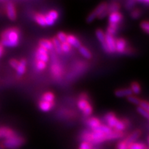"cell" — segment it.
I'll list each match as a JSON object with an SVG mask.
<instances>
[{
  "label": "cell",
  "instance_id": "1",
  "mask_svg": "<svg viewBox=\"0 0 149 149\" xmlns=\"http://www.w3.org/2000/svg\"><path fill=\"white\" fill-rule=\"evenodd\" d=\"M1 37V44L3 46L15 47L19 42L20 32L17 28H10L3 31Z\"/></svg>",
  "mask_w": 149,
  "mask_h": 149
},
{
  "label": "cell",
  "instance_id": "2",
  "mask_svg": "<svg viewBox=\"0 0 149 149\" xmlns=\"http://www.w3.org/2000/svg\"><path fill=\"white\" fill-rule=\"evenodd\" d=\"M25 143V140L21 136L15 135L3 141V148L7 149H17L20 148Z\"/></svg>",
  "mask_w": 149,
  "mask_h": 149
},
{
  "label": "cell",
  "instance_id": "3",
  "mask_svg": "<svg viewBox=\"0 0 149 149\" xmlns=\"http://www.w3.org/2000/svg\"><path fill=\"white\" fill-rule=\"evenodd\" d=\"M108 7V3L103 2L101 3L100 5L98 6L97 8L93 11L92 13H91L88 15V16L86 18V22L88 23H91V22L94 21V19L96 17H98L100 15H102L103 13L107 10Z\"/></svg>",
  "mask_w": 149,
  "mask_h": 149
},
{
  "label": "cell",
  "instance_id": "4",
  "mask_svg": "<svg viewBox=\"0 0 149 149\" xmlns=\"http://www.w3.org/2000/svg\"><path fill=\"white\" fill-rule=\"evenodd\" d=\"M115 39L113 35L106 33V41L109 53H114L116 52V45H115Z\"/></svg>",
  "mask_w": 149,
  "mask_h": 149
},
{
  "label": "cell",
  "instance_id": "5",
  "mask_svg": "<svg viewBox=\"0 0 149 149\" xmlns=\"http://www.w3.org/2000/svg\"><path fill=\"white\" fill-rule=\"evenodd\" d=\"M35 57H36V60L42 61L45 63L49 60L48 51L41 47H39L37 49L36 53H35Z\"/></svg>",
  "mask_w": 149,
  "mask_h": 149
},
{
  "label": "cell",
  "instance_id": "6",
  "mask_svg": "<svg viewBox=\"0 0 149 149\" xmlns=\"http://www.w3.org/2000/svg\"><path fill=\"white\" fill-rule=\"evenodd\" d=\"M115 45H116V52L118 53H125L127 46V42L123 38H119L115 40Z\"/></svg>",
  "mask_w": 149,
  "mask_h": 149
},
{
  "label": "cell",
  "instance_id": "7",
  "mask_svg": "<svg viewBox=\"0 0 149 149\" xmlns=\"http://www.w3.org/2000/svg\"><path fill=\"white\" fill-rule=\"evenodd\" d=\"M123 19V15L121 13L117 11V12H113L109 15V24H115L118 25Z\"/></svg>",
  "mask_w": 149,
  "mask_h": 149
},
{
  "label": "cell",
  "instance_id": "8",
  "mask_svg": "<svg viewBox=\"0 0 149 149\" xmlns=\"http://www.w3.org/2000/svg\"><path fill=\"white\" fill-rule=\"evenodd\" d=\"M104 119H105L106 122H107L108 126H109L110 128H114L115 125L117 124V122H118L119 120L117 118L116 115H115L113 113H108L107 114H106L105 117H104Z\"/></svg>",
  "mask_w": 149,
  "mask_h": 149
},
{
  "label": "cell",
  "instance_id": "9",
  "mask_svg": "<svg viewBox=\"0 0 149 149\" xmlns=\"http://www.w3.org/2000/svg\"><path fill=\"white\" fill-rule=\"evenodd\" d=\"M6 13L7 16L10 20H15L17 18V13L15 6L13 4V3L8 2L6 6Z\"/></svg>",
  "mask_w": 149,
  "mask_h": 149
},
{
  "label": "cell",
  "instance_id": "10",
  "mask_svg": "<svg viewBox=\"0 0 149 149\" xmlns=\"http://www.w3.org/2000/svg\"><path fill=\"white\" fill-rule=\"evenodd\" d=\"M16 133H15L14 130L9 128L6 127H1L0 128V138L2 139H8L13 137Z\"/></svg>",
  "mask_w": 149,
  "mask_h": 149
},
{
  "label": "cell",
  "instance_id": "11",
  "mask_svg": "<svg viewBox=\"0 0 149 149\" xmlns=\"http://www.w3.org/2000/svg\"><path fill=\"white\" fill-rule=\"evenodd\" d=\"M141 132L140 130H136L135 131H133L131 134H130V135L124 139V141H126V144L128 145L132 144V143L135 142V141L141 136Z\"/></svg>",
  "mask_w": 149,
  "mask_h": 149
},
{
  "label": "cell",
  "instance_id": "12",
  "mask_svg": "<svg viewBox=\"0 0 149 149\" xmlns=\"http://www.w3.org/2000/svg\"><path fill=\"white\" fill-rule=\"evenodd\" d=\"M66 42L68 43L71 46H73L74 48H79L80 46H81L80 41L75 36L72 35H67Z\"/></svg>",
  "mask_w": 149,
  "mask_h": 149
},
{
  "label": "cell",
  "instance_id": "13",
  "mask_svg": "<svg viewBox=\"0 0 149 149\" xmlns=\"http://www.w3.org/2000/svg\"><path fill=\"white\" fill-rule=\"evenodd\" d=\"M115 96L118 97H129L130 95H133V93L130 88H120L117 89L115 91Z\"/></svg>",
  "mask_w": 149,
  "mask_h": 149
},
{
  "label": "cell",
  "instance_id": "14",
  "mask_svg": "<svg viewBox=\"0 0 149 149\" xmlns=\"http://www.w3.org/2000/svg\"><path fill=\"white\" fill-rule=\"evenodd\" d=\"M124 135V132L117 131V130H113L109 134H108V135H106V139H107V141L114 140V139H116L122 138Z\"/></svg>",
  "mask_w": 149,
  "mask_h": 149
},
{
  "label": "cell",
  "instance_id": "15",
  "mask_svg": "<svg viewBox=\"0 0 149 149\" xmlns=\"http://www.w3.org/2000/svg\"><path fill=\"white\" fill-rule=\"evenodd\" d=\"M54 102H47L44 101H41L39 102V108L43 112H48L53 109L54 107Z\"/></svg>",
  "mask_w": 149,
  "mask_h": 149
},
{
  "label": "cell",
  "instance_id": "16",
  "mask_svg": "<svg viewBox=\"0 0 149 149\" xmlns=\"http://www.w3.org/2000/svg\"><path fill=\"white\" fill-rule=\"evenodd\" d=\"M39 46H40V47L44 48V49H45L48 51H51V50L53 49V45L51 40H46V39L41 40L39 42Z\"/></svg>",
  "mask_w": 149,
  "mask_h": 149
},
{
  "label": "cell",
  "instance_id": "17",
  "mask_svg": "<svg viewBox=\"0 0 149 149\" xmlns=\"http://www.w3.org/2000/svg\"><path fill=\"white\" fill-rule=\"evenodd\" d=\"M87 124L90 127L92 130H95L99 126L101 125V122L97 117H91L87 121Z\"/></svg>",
  "mask_w": 149,
  "mask_h": 149
},
{
  "label": "cell",
  "instance_id": "18",
  "mask_svg": "<svg viewBox=\"0 0 149 149\" xmlns=\"http://www.w3.org/2000/svg\"><path fill=\"white\" fill-rule=\"evenodd\" d=\"M26 59H22L21 61H19L18 66L17 67L16 71L19 75H22L25 73L26 70Z\"/></svg>",
  "mask_w": 149,
  "mask_h": 149
},
{
  "label": "cell",
  "instance_id": "19",
  "mask_svg": "<svg viewBox=\"0 0 149 149\" xmlns=\"http://www.w3.org/2000/svg\"><path fill=\"white\" fill-rule=\"evenodd\" d=\"M34 19L35 22L37 24L41 26L42 27H46L45 17H44V15L41 13H36L34 16Z\"/></svg>",
  "mask_w": 149,
  "mask_h": 149
},
{
  "label": "cell",
  "instance_id": "20",
  "mask_svg": "<svg viewBox=\"0 0 149 149\" xmlns=\"http://www.w3.org/2000/svg\"><path fill=\"white\" fill-rule=\"evenodd\" d=\"M55 99V95L52 92H46L42 95L41 100L42 101L47 102H54Z\"/></svg>",
  "mask_w": 149,
  "mask_h": 149
},
{
  "label": "cell",
  "instance_id": "21",
  "mask_svg": "<svg viewBox=\"0 0 149 149\" xmlns=\"http://www.w3.org/2000/svg\"><path fill=\"white\" fill-rule=\"evenodd\" d=\"M51 42L53 43V48H55V51L58 54H61L62 53V51H61V43L57 40V37H53V38L52 39Z\"/></svg>",
  "mask_w": 149,
  "mask_h": 149
},
{
  "label": "cell",
  "instance_id": "22",
  "mask_svg": "<svg viewBox=\"0 0 149 149\" xmlns=\"http://www.w3.org/2000/svg\"><path fill=\"white\" fill-rule=\"evenodd\" d=\"M78 49H79V53H81V55H83L85 58L88 59L92 58V54H91L90 51H89L88 48H86L85 46H80Z\"/></svg>",
  "mask_w": 149,
  "mask_h": 149
},
{
  "label": "cell",
  "instance_id": "23",
  "mask_svg": "<svg viewBox=\"0 0 149 149\" xmlns=\"http://www.w3.org/2000/svg\"><path fill=\"white\" fill-rule=\"evenodd\" d=\"M95 35L97 40L100 41V42L102 44H103L105 43L106 41V33L104 32L101 29H97L95 31Z\"/></svg>",
  "mask_w": 149,
  "mask_h": 149
},
{
  "label": "cell",
  "instance_id": "24",
  "mask_svg": "<svg viewBox=\"0 0 149 149\" xmlns=\"http://www.w3.org/2000/svg\"><path fill=\"white\" fill-rule=\"evenodd\" d=\"M130 89L134 94H139L141 91L140 85L139 84L138 82H136V81H133V82L131 83Z\"/></svg>",
  "mask_w": 149,
  "mask_h": 149
},
{
  "label": "cell",
  "instance_id": "25",
  "mask_svg": "<svg viewBox=\"0 0 149 149\" xmlns=\"http://www.w3.org/2000/svg\"><path fill=\"white\" fill-rule=\"evenodd\" d=\"M128 149H147V147L143 143L134 142L128 145Z\"/></svg>",
  "mask_w": 149,
  "mask_h": 149
},
{
  "label": "cell",
  "instance_id": "26",
  "mask_svg": "<svg viewBox=\"0 0 149 149\" xmlns=\"http://www.w3.org/2000/svg\"><path fill=\"white\" fill-rule=\"evenodd\" d=\"M95 130H97L99 131L102 132V133L105 134V135H108V134H109L113 130V129L111 128H110L109 126H108L107 125H104V124H101L100 126H99Z\"/></svg>",
  "mask_w": 149,
  "mask_h": 149
},
{
  "label": "cell",
  "instance_id": "27",
  "mask_svg": "<svg viewBox=\"0 0 149 149\" xmlns=\"http://www.w3.org/2000/svg\"><path fill=\"white\" fill-rule=\"evenodd\" d=\"M89 104H90V102L87 100H85V99H79V101L77 102V107L79 109V110L83 111Z\"/></svg>",
  "mask_w": 149,
  "mask_h": 149
},
{
  "label": "cell",
  "instance_id": "28",
  "mask_svg": "<svg viewBox=\"0 0 149 149\" xmlns=\"http://www.w3.org/2000/svg\"><path fill=\"white\" fill-rule=\"evenodd\" d=\"M117 29H118V25H115V24H109V26L107 28V33L111 35H113L115 34L117 32Z\"/></svg>",
  "mask_w": 149,
  "mask_h": 149
},
{
  "label": "cell",
  "instance_id": "29",
  "mask_svg": "<svg viewBox=\"0 0 149 149\" xmlns=\"http://www.w3.org/2000/svg\"><path fill=\"white\" fill-rule=\"evenodd\" d=\"M35 66H36L37 70H40V71H42V70L46 69V63L44 62V61H42L36 60V62H35Z\"/></svg>",
  "mask_w": 149,
  "mask_h": 149
},
{
  "label": "cell",
  "instance_id": "30",
  "mask_svg": "<svg viewBox=\"0 0 149 149\" xmlns=\"http://www.w3.org/2000/svg\"><path fill=\"white\" fill-rule=\"evenodd\" d=\"M127 100L128 102H130V103L135 104V105H138V106L139 105V104H140V102H141L140 99L134 95H130L129 97H128Z\"/></svg>",
  "mask_w": 149,
  "mask_h": 149
},
{
  "label": "cell",
  "instance_id": "31",
  "mask_svg": "<svg viewBox=\"0 0 149 149\" xmlns=\"http://www.w3.org/2000/svg\"><path fill=\"white\" fill-rule=\"evenodd\" d=\"M56 37H57V40H58L61 43H64L66 42L67 35L64 32H59L57 33Z\"/></svg>",
  "mask_w": 149,
  "mask_h": 149
},
{
  "label": "cell",
  "instance_id": "32",
  "mask_svg": "<svg viewBox=\"0 0 149 149\" xmlns=\"http://www.w3.org/2000/svg\"><path fill=\"white\" fill-rule=\"evenodd\" d=\"M72 46L68 44V42H64L61 43V51L64 52V53H68L71 51Z\"/></svg>",
  "mask_w": 149,
  "mask_h": 149
},
{
  "label": "cell",
  "instance_id": "33",
  "mask_svg": "<svg viewBox=\"0 0 149 149\" xmlns=\"http://www.w3.org/2000/svg\"><path fill=\"white\" fill-rule=\"evenodd\" d=\"M141 11L139 9H134V10H132L131 12H130V17H131L133 19H138L141 16Z\"/></svg>",
  "mask_w": 149,
  "mask_h": 149
},
{
  "label": "cell",
  "instance_id": "34",
  "mask_svg": "<svg viewBox=\"0 0 149 149\" xmlns=\"http://www.w3.org/2000/svg\"><path fill=\"white\" fill-rule=\"evenodd\" d=\"M47 15L53 19L55 22L57 21V19H58V17H59V13H57V11H56L55 10L49 11V12L47 13Z\"/></svg>",
  "mask_w": 149,
  "mask_h": 149
},
{
  "label": "cell",
  "instance_id": "35",
  "mask_svg": "<svg viewBox=\"0 0 149 149\" xmlns=\"http://www.w3.org/2000/svg\"><path fill=\"white\" fill-rule=\"evenodd\" d=\"M93 107L90 104L88 106H87V107L83 110L82 112L84 115H86V116H89V115H91L93 113Z\"/></svg>",
  "mask_w": 149,
  "mask_h": 149
},
{
  "label": "cell",
  "instance_id": "36",
  "mask_svg": "<svg viewBox=\"0 0 149 149\" xmlns=\"http://www.w3.org/2000/svg\"><path fill=\"white\" fill-rule=\"evenodd\" d=\"M93 144L87 141H82L79 146V149H93Z\"/></svg>",
  "mask_w": 149,
  "mask_h": 149
},
{
  "label": "cell",
  "instance_id": "37",
  "mask_svg": "<svg viewBox=\"0 0 149 149\" xmlns=\"http://www.w3.org/2000/svg\"><path fill=\"white\" fill-rule=\"evenodd\" d=\"M137 111H138V113L139 114H141L142 116H144V117H146V118H148L149 119V112L148 111H146V110L145 109H141V107H137Z\"/></svg>",
  "mask_w": 149,
  "mask_h": 149
},
{
  "label": "cell",
  "instance_id": "38",
  "mask_svg": "<svg viewBox=\"0 0 149 149\" xmlns=\"http://www.w3.org/2000/svg\"><path fill=\"white\" fill-rule=\"evenodd\" d=\"M135 1H128L125 3V8L128 10H132L134 7H135Z\"/></svg>",
  "mask_w": 149,
  "mask_h": 149
},
{
  "label": "cell",
  "instance_id": "39",
  "mask_svg": "<svg viewBox=\"0 0 149 149\" xmlns=\"http://www.w3.org/2000/svg\"><path fill=\"white\" fill-rule=\"evenodd\" d=\"M140 26L143 31L149 34V22H142L140 24Z\"/></svg>",
  "mask_w": 149,
  "mask_h": 149
},
{
  "label": "cell",
  "instance_id": "40",
  "mask_svg": "<svg viewBox=\"0 0 149 149\" xmlns=\"http://www.w3.org/2000/svg\"><path fill=\"white\" fill-rule=\"evenodd\" d=\"M44 17H45V21H46V26H53L54 24H55V21L53 19L50 17L47 14L44 15Z\"/></svg>",
  "mask_w": 149,
  "mask_h": 149
},
{
  "label": "cell",
  "instance_id": "41",
  "mask_svg": "<svg viewBox=\"0 0 149 149\" xmlns=\"http://www.w3.org/2000/svg\"><path fill=\"white\" fill-rule=\"evenodd\" d=\"M139 107H141V109H145V110H146V111H148V107H149V103L148 102L145 101V100H141L140 104H139Z\"/></svg>",
  "mask_w": 149,
  "mask_h": 149
},
{
  "label": "cell",
  "instance_id": "42",
  "mask_svg": "<svg viewBox=\"0 0 149 149\" xmlns=\"http://www.w3.org/2000/svg\"><path fill=\"white\" fill-rule=\"evenodd\" d=\"M117 149H128V144L124 140L120 141L118 144H117Z\"/></svg>",
  "mask_w": 149,
  "mask_h": 149
},
{
  "label": "cell",
  "instance_id": "43",
  "mask_svg": "<svg viewBox=\"0 0 149 149\" xmlns=\"http://www.w3.org/2000/svg\"><path fill=\"white\" fill-rule=\"evenodd\" d=\"M9 63H10V65L12 66V68L16 69L17 67L18 66L19 61L17 60V59H10V61H9Z\"/></svg>",
  "mask_w": 149,
  "mask_h": 149
},
{
  "label": "cell",
  "instance_id": "44",
  "mask_svg": "<svg viewBox=\"0 0 149 149\" xmlns=\"http://www.w3.org/2000/svg\"><path fill=\"white\" fill-rule=\"evenodd\" d=\"M3 53V46L0 44V57H1Z\"/></svg>",
  "mask_w": 149,
  "mask_h": 149
},
{
  "label": "cell",
  "instance_id": "45",
  "mask_svg": "<svg viewBox=\"0 0 149 149\" xmlns=\"http://www.w3.org/2000/svg\"><path fill=\"white\" fill-rule=\"evenodd\" d=\"M139 2L146 3V4H149V0H145V1H139Z\"/></svg>",
  "mask_w": 149,
  "mask_h": 149
},
{
  "label": "cell",
  "instance_id": "46",
  "mask_svg": "<svg viewBox=\"0 0 149 149\" xmlns=\"http://www.w3.org/2000/svg\"><path fill=\"white\" fill-rule=\"evenodd\" d=\"M148 148H147V149H149V136L148 137Z\"/></svg>",
  "mask_w": 149,
  "mask_h": 149
},
{
  "label": "cell",
  "instance_id": "47",
  "mask_svg": "<svg viewBox=\"0 0 149 149\" xmlns=\"http://www.w3.org/2000/svg\"><path fill=\"white\" fill-rule=\"evenodd\" d=\"M148 111L149 112V107H148Z\"/></svg>",
  "mask_w": 149,
  "mask_h": 149
},
{
  "label": "cell",
  "instance_id": "48",
  "mask_svg": "<svg viewBox=\"0 0 149 149\" xmlns=\"http://www.w3.org/2000/svg\"></svg>",
  "mask_w": 149,
  "mask_h": 149
}]
</instances>
